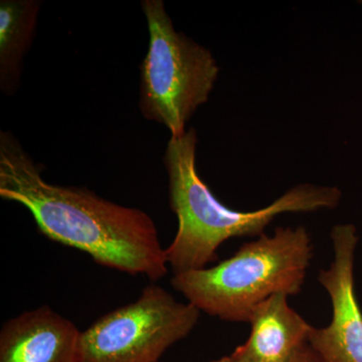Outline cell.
Wrapping results in <instances>:
<instances>
[{
  "label": "cell",
  "mask_w": 362,
  "mask_h": 362,
  "mask_svg": "<svg viewBox=\"0 0 362 362\" xmlns=\"http://www.w3.org/2000/svg\"><path fill=\"white\" fill-rule=\"evenodd\" d=\"M331 240L334 259L329 269L319 272L318 281L329 294L332 320L327 327H312L307 343L322 362H362V312L354 288L356 226H335Z\"/></svg>",
  "instance_id": "obj_6"
},
{
  "label": "cell",
  "mask_w": 362,
  "mask_h": 362,
  "mask_svg": "<svg viewBox=\"0 0 362 362\" xmlns=\"http://www.w3.org/2000/svg\"><path fill=\"white\" fill-rule=\"evenodd\" d=\"M289 362H322L315 352L311 349L308 343H304L294 352Z\"/></svg>",
  "instance_id": "obj_10"
},
{
  "label": "cell",
  "mask_w": 362,
  "mask_h": 362,
  "mask_svg": "<svg viewBox=\"0 0 362 362\" xmlns=\"http://www.w3.org/2000/svg\"><path fill=\"white\" fill-rule=\"evenodd\" d=\"M288 295L278 293L255 307L249 323L251 333L244 344L230 354L240 362H289L308 340L313 326L288 304Z\"/></svg>",
  "instance_id": "obj_8"
},
{
  "label": "cell",
  "mask_w": 362,
  "mask_h": 362,
  "mask_svg": "<svg viewBox=\"0 0 362 362\" xmlns=\"http://www.w3.org/2000/svg\"><path fill=\"white\" fill-rule=\"evenodd\" d=\"M312 256L304 226L278 228L218 265L175 274L170 283L199 311L228 322H249L255 307L269 297L299 294Z\"/></svg>",
  "instance_id": "obj_3"
},
{
  "label": "cell",
  "mask_w": 362,
  "mask_h": 362,
  "mask_svg": "<svg viewBox=\"0 0 362 362\" xmlns=\"http://www.w3.org/2000/svg\"><path fill=\"white\" fill-rule=\"evenodd\" d=\"M197 144V132L190 128L180 137H171L164 154L169 201L178 221L175 239L165 249L173 275L206 268L218 259V247L226 240L259 237L280 214L335 209L341 199L337 187L306 183L288 190L264 209L235 211L218 202L199 177Z\"/></svg>",
  "instance_id": "obj_2"
},
{
  "label": "cell",
  "mask_w": 362,
  "mask_h": 362,
  "mask_svg": "<svg viewBox=\"0 0 362 362\" xmlns=\"http://www.w3.org/2000/svg\"><path fill=\"white\" fill-rule=\"evenodd\" d=\"M211 362H240L235 361V359H233L232 357L230 356H223L221 357V358L216 359V361H211Z\"/></svg>",
  "instance_id": "obj_11"
},
{
  "label": "cell",
  "mask_w": 362,
  "mask_h": 362,
  "mask_svg": "<svg viewBox=\"0 0 362 362\" xmlns=\"http://www.w3.org/2000/svg\"><path fill=\"white\" fill-rule=\"evenodd\" d=\"M39 0L0 1V90L2 94L18 92L21 84L23 59L37 32Z\"/></svg>",
  "instance_id": "obj_9"
},
{
  "label": "cell",
  "mask_w": 362,
  "mask_h": 362,
  "mask_svg": "<svg viewBox=\"0 0 362 362\" xmlns=\"http://www.w3.org/2000/svg\"><path fill=\"white\" fill-rule=\"evenodd\" d=\"M81 333L47 305L23 312L2 325L0 362H80Z\"/></svg>",
  "instance_id": "obj_7"
},
{
  "label": "cell",
  "mask_w": 362,
  "mask_h": 362,
  "mask_svg": "<svg viewBox=\"0 0 362 362\" xmlns=\"http://www.w3.org/2000/svg\"><path fill=\"white\" fill-rule=\"evenodd\" d=\"M0 197L25 206L47 239L84 252L98 265L152 282L168 274L165 249L148 214L87 188L47 182L7 131L0 132Z\"/></svg>",
  "instance_id": "obj_1"
},
{
  "label": "cell",
  "mask_w": 362,
  "mask_h": 362,
  "mask_svg": "<svg viewBox=\"0 0 362 362\" xmlns=\"http://www.w3.org/2000/svg\"><path fill=\"white\" fill-rule=\"evenodd\" d=\"M201 311L150 284L136 301L100 317L80 338V362H159L194 329Z\"/></svg>",
  "instance_id": "obj_5"
},
{
  "label": "cell",
  "mask_w": 362,
  "mask_h": 362,
  "mask_svg": "<svg viewBox=\"0 0 362 362\" xmlns=\"http://www.w3.org/2000/svg\"><path fill=\"white\" fill-rule=\"evenodd\" d=\"M141 6L149 45L140 66V111L180 137L209 100L220 69L209 49L176 32L162 0H143Z\"/></svg>",
  "instance_id": "obj_4"
}]
</instances>
